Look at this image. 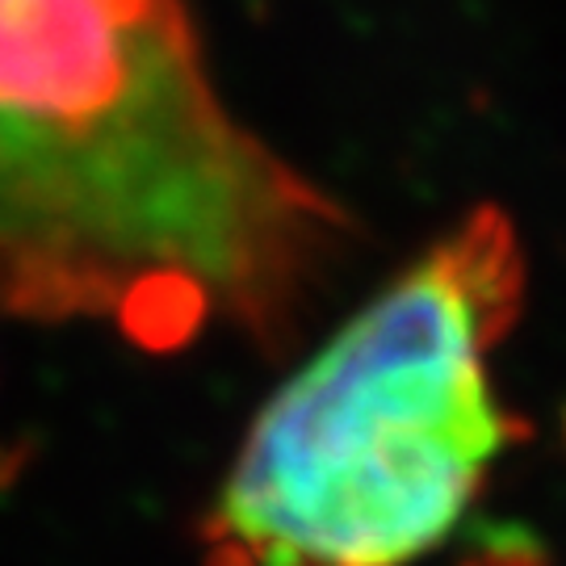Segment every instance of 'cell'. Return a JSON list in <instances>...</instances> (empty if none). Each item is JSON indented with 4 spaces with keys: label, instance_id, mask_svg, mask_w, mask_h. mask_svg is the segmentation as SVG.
<instances>
[{
    "label": "cell",
    "instance_id": "1",
    "mask_svg": "<svg viewBox=\"0 0 566 566\" xmlns=\"http://www.w3.org/2000/svg\"><path fill=\"white\" fill-rule=\"evenodd\" d=\"M348 231L219 102L185 0H0V306L277 344Z\"/></svg>",
    "mask_w": 566,
    "mask_h": 566
},
{
    "label": "cell",
    "instance_id": "2",
    "mask_svg": "<svg viewBox=\"0 0 566 566\" xmlns=\"http://www.w3.org/2000/svg\"><path fill=\"white\" fill-rule=\"evenodd\" d=\"M521 298L507 214H465L248 428L210 566H411L441 546L516 437L486 357Z\"/></svg>",
    "mask_w": 566,
    "mask_h": 566
}]
</instances>
